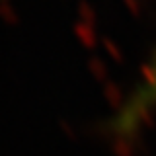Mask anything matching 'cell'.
Listing matches in <instances>:
<instances>
[{"instance_id": "obj_1", "label": "cell", "mask_w": 156, "mask_h": 156, "mask_svg": "<svg viewBox=\"0 0 156 156\" xmlns=\"http://www.w3.org/2000/svg\"><path fill=\"white\" fill-rule=\"evenodd\" d=\"M154 104H156V55L152 58V65L148 68L144 84L140 86V90L131 98V101L125 105V109L121 111V117H119V121H117V125L123 131L131 129Z\"/></svg>"}]
</instances>
